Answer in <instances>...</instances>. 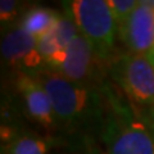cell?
<instances>
[{"label": "cell", "instance_id": "obj_16", "mask_svg": "<svg viewBox=\"0 0 154 154\" xmlns=\"http://www.w3.org/2000/svg\"><path fill=\"white\" fill-rule=\"evenodd\" d=\"M152 109H154V105H153V107H152Z\"/></svg>", "mask_w": 154, "mask_h": 154}, {"label": "cell", "instance_id": "obj_10", "mask_svg": "<svg viewBox=\"0 0 154 154\" xmlns=\"http://www.w3.org/2000/svg\"><path fill=\"white\" fill-rule=\"evenodd\" d=\"M57 18V12L45 7H33L25 13L21 26L33 37H41L53 30Z\"/></svg>", "mask_w": 154, "mask_h": 154}, {"label": "cell", "instance_id": "obj_12", "mask_svg": "<svg viewBox=\"0 0 154 154\" xmlns=\"http://www.w3.org/2000/svg\"><path fill=\"white\" fill-rule=\"evenodd\" d=\"M60 49H63V46L60 45V42L58 41V38L53 33V31H49L45 35L37 38V50L42 57L45 64L46 62H49L53 57H54Z\"/></svg>", "mask_w": 154, "mask_h": 154}, {"label": "cell", "instance_id": "obj_1", "mask_svg": "<svg viewBox=\"0 0 154 154\" xmlns=\"http://www.w3.org/2000/svg\"><path fill=\"white\" fill-rule=\"evenodd\" d=\"M33 76L49 95L59 125L76 131H100L105 117L103 88L98 84L76 82L46 68Z\"/></svg>", "mask_w": 154, "mask_h": 154}, {"label": "cell", "instance_id": "obj_6", "mask_svg": "<svg viewBox=\"0 0 154 154\" xmlns=\"http://www.w3.org/2000/svg\"><path fill=\"white\" fill-rule=\"evenodd\" d=\"M2 57L18 73L36 75L45 68V62L37 50V38L21 26L8 30L2 41Z\"/></svg>", "mask_w": 154, "mask_h": 154}, {"label": "cell", "instance_id": "obj_4", "mask_svg": "<svg viewBox=\"0 0 154 154\" xmlns=\"http://www.w3.org/2000/svg\"><path fill=\"white\" fill-rule=\"evenodd\" d=\"M110 76L135 105L143 109L154 105V63L146 54L118 55L110 66Z\"/></svg>", "mask_w": 154, "mask_h": 154}, {"label": "cell", "instance_id": "obj_5", "mask_svg": "<svg viewBox=\"0 0 154 154\" xmlns=\"http://www.w3.org/2000/svg\"><path fill=\"white\" fill-rule=\"evenodd\" d=\"M96 62L93 48L79 33L63 49L46 62L45 68L76 82L96 84Z\"/></svg>", "mask_w": 154, "mask_h": 154}, {"label": "cell", "instance_id": "obj_9", "mask_svg": "<svg viewBox=\"0 0 154 154\" xmlns=\"http://www.w3.org/2000/svg\"><path fill=\"white\" fill-rule=\"evenodd\" d=\"M54 146L51 139L38 136L35 134L22 132L7 143L5 154H49Z\"/></svg>", "mask_w": 154, "mask_h": 154}, {"label": "cell", "instance_id": "obj_13", "mask_svg": "<svg viewBox=\"0 0 154 154\" xmlns=\"http://www.w3.org/2000/svg\"><path fill=\"white\" fill-rule=\"evenodd\" d=\"M108 5L116 21L119 25L135 11V8L139 5V2L136 0H108Z\"/></svg>", "mask_w": 154, "mask_h": 154}, {"label": "cell", "instance_id": "obj_7", "mask_svg": "<svg viewBox=\"0 0 154 154\" xmlns=\"http://www.w3.org/2000/svg\"><path fill=\"white\" fill-rule=\"evenodd\" d=\"M118 36L130 53L148 54L154 49V2H139L118 25Z\"/></svg>", "mask_w": 154, "mask_h": 154}, {"label": "cell", "instance_id": "obj_15", "mask_svg": "<svg viewBox=\"0 0 154 154\" xmlns=\"http://www.w3.org/2000/svg\"><path fill=\"white\" fill-rule=\"evenodd\" d=\"M141 116H143V118L145 119V122L149 126V128H150L153 131V134H154V109H152V108L143 109Z\"/></svg>", "mask_w": 154, "mask_h": 154}, {"label": "cell", "instance_id": "obj_8", "mask_svg": "<svg viewBox=\"0 0 154 154\" xmlns=\"http://www.w3.org/2000/svg\"><path fill=\"white\" fill-rule=\"evenodd\" d=\"M16 86L28 117L45 128H55L60 126L49 95L35 76L18 73Z\"/></svg>", "mask_w": 154, "mask_h": 154}, {"label": "cell", "instance_id": "obj_14", "mask_svg": "<svg viewBox=\"0 0 154 154\" xmlns=\"http://www.w3.org/2000/svg\"><path fill=\"white\" fill-rule=\"evenodd\" d=\"M18 3L14 0H2L0 2V19L2 25L12 22L18 14Z\"/></svg>", "mask_w": 154, "mask_h": 154}, {"label": "cell", "instance_id": "obj_11", "mask_svg": "<svg viewBox=\"0 0 154 154\" xmlns=\"http://www.w3.org/2000/svg\"><path fill=\"white\" fill-rule=\"evenodd\" d=\"M53 33L58 38L62 46H67L73 38L79 35V28L75 22L66 13H57V18L53 27Z\"/></svg>", "mask_w": 154, "mask_h": 154}, {"label": "cell", "instance_id": "obj_3", "mask_svg": "<svg viewBox=\"0 0 154 154\" xmlns=\"http://www.w3.org/2000/svg\"><path fill=\"white\" fill-rule=\"evenodd\" d=\"M64 13L93 48L98 60L107 62L116 53L118 23L105 0L63 2Z\"/></svg>", "mask_w": 154, "mask_h": 154}, {"label": "cell", "instance_id": "obj_2", "mask_svg": "<svg viewBox=\"0 0 154 154\" xmlns=\"http://www.w3.org/2000/svg\"><path fill=\"white\" fill-rule=\"evenodd\" d=\"M109 110L100 128L105 154H154V134L143 116H137L127 104L103 88Z\"/></svg>", "mask_w": 154, "mask_h": 154}]
</instances>
